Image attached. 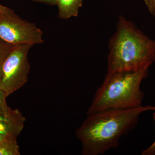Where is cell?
I'll return each mask as SVG.
<instances>
[{
	"label": "cell",
	"instance_id": "1",
	"mask_svg": "<svg viewBox=\"0 0 155 155\" xmlns=\"http://www.w3.org/2000/svg\"><path fill=\"white\" fill-rule=\"evenodd\" d=\"M155 106L128 110H108L88 115L76 129L83 155H102L119 147V140L136 126L143 112L155 111Z\"/></svg>",
	"mask_w": 155,
	"mask_h": 155
},
{
	"label": "cell",
	"instance_id": "2",
	"mask_svg": "<svg viewBox=\"0 0 155 155\" xmlns=\"http://www.w3.org/2000/svg\"><path fill=\"white\" fill-rule=\"evenodd\" d=\"M108 48L107 72L149 68L155 62V40L122 15Z\"/></svg>",
	"mask_w": 155,
	"mask_h": 155
},
{
	"label": "cell",
	"instance_id": "3",
	"mask_svg": "<svg viewBox=\"0 0 155 155\" xmlns=\"http://www.w3.org/2000/svg\"><path fill=\"white\" fill-rule=\"evenodd\" d=\"M149 68L107 72L94 94L87 115L108 110H128L142 106L140 88Z\"/></svg>",
	"mask_w": 155,
	"mask_h": 155
},
{
	"label": "cell",
	"instance_id": "4",
	"mask_svg": "<svg viewBox=\"0 0 155 155\" xmlns=\"http://www.w3.org/2000/svg\"><path fill=\"white\" fill-rule=\"evenodd\" d=\"M43 31L36 24L26 21L12 9L0 5V38L12 46L41 44Z\"/></svg>",
	"mask_w": 155,
	"mask_h": 155
},
{
	"label": "cell",
	"instance_id": "5",
	"mask_svg": "<svg viewBox=\"0 0 155 155\" xmlns=\"http://www.w3.org/2000/svg\"><path fill=\"white\" fill-rule=\"evenodd\" d=\"M31 45L13 46L2 64L0 89L7 96L18 90L28 81L30 65L28 52Z\"/></svg>",
	"mask_w": 155,
	"mask_h": 155
},
{
	"label": "cell",
	"instance_id": "6",
	"mask_svg": "<svg viewBox=\"0 0 155 155\" xmlns=\"http://www.w3.org/2000/svg\"><path fill=\"white\" fill-rule=\"evenodd\" d=\"M25 118L19 110H12L0 115V133L17 138L24 127Z\"/></svg>",
	"mask_w": 155,
	"mask_h": 155
},
{
	"label": "cell",
	"instance_id": "7",
	"mask_svg": "<svg viewBox=\"0 0 155 155\" xmlns=\"http://www.w3.org/2000/svg\"><path fill=\"white\" fill-rule=\"evenodd\" d=\"M84 0H58V17L59 19H67L77 17Z\"/></svg>",
	"mask_w": 155,
	"mask_h": 155
},
{
	"label": "cell",
	"instance_id": "8",
	"mask_svg": "<svg viewBox=\"0 0 155 155\" xmlns=\"http://www.w3.org/2000/svg\"><path fill=\"white\" fill-rule=\"evenodd\" d=\"M17 138H10L0 143V155H20Z\"/></svg>",
	"mask_w": 155,
	"mask_h": 155
},
{
	"label": "cell",
	"instance_id": "9",
	"mask_svg": "<svg viewBox=\"0 0 155 155\" xmlns=\"http://www.w3.org/2000/svg\"><path fill=\"white\" fill-rule=\"evenodd\" d=\"M7 97L5 91L0 89V115H5L11 110L6 102Z\"/></svg>",
	"mask_w": 155,
	"mask_h": 155
},
{
	"label": "cell",
	"instance_id": "10",
	"mask_svg": "<svg viewBox=\"0 0 155 155\" xmlns=\"http://www.w3.org/2000/svg\"><path fill=\"white\" fill-rule=\"evenodd\" d=\"M12 46L0 38V61L4 60Z\"/></svg>",
	"mask_w": 155,
	"mask_h": 155
},
{
	"label": "cell",
	"instance_id": "11",
	"mask_svg": "<svg viewBox=\"0 0 155 155\" xmlns=\"http://www.w3.org/2000/svg\"><path fill=\"white\" fill-rule=\"evenodd\" d=\"M153 114V118L154 121L155 127V110ZM142 155H155V139L152 144L145 150H143L141 153Z\"/></svg>",
	"mask_w": 155,
	"mask_h": 155
},
{
	"label": "cell",
	"instance_id": "12",
	"mask_svg": "<svg viewBox=\"0 0 155 155\" xmlns=\"http://www.w3.org/2000/svg\"><path fill=\"white\" fill-rule=\"evenodd\" d=\"M149 11L155 17V0H143Z\"/></svg>",
	"mask_w": 155,
	"mask_h": 155
},
{
	"label": "cell",
	"instance_id": "13",
	"mask_svg": "<svg viewBox=\"0 0 155 155\" xmlns=\"http://www.w3.org/2000/svg\"><path fill=\"white\" fill-rule=\"evenodd\" d=\"M36 2L41 3L49 5H57L58 0H30Z\"/></svg>",
	"mask_w": 155,
	"mask_h": 155
},
{
	"label": "cell",
	"instance_id": "14",
	"mask_svg": "<svg viewBox=\"0 0 155 155\" xmlns=\"http://www.w3.org/2000/svg\"><path fill=\"white\" fill-rule=\"evenodd\" d=\"M10 138H15V137L10 136L6 135V134H2L0 133V143H2V142L4 141V140H6Z\"/></svg>",
	"mask_w": 155,
	"mask_h": 155
},
{
	"label": "cell",
	"instance_id": "15",
	"mask_svg": "<svg viewBox=\"0 0 155 155\" xmlns=\"http://www.w3.org/2000/svg\"><path fill=\"white\" fill-rule=\"evenodd\" d=\"M3 61L4 60H3L2 61H0V84H1V80H2V64Z\"/></svg>",
	"mask_w": 155,
	"mask_h": 155
}]
</instances>
